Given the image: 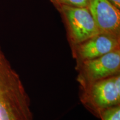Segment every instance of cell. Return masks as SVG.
<instances>
[{"label":"cell","mask_w":120,"mask_h":120,"mask_svg":"<svg viewBox=\"0 0 120 120\" xmlns=\"http://www.w3.org/2000/svg\"><path fill=\"white\" fill-rule=\"evenodd\" d=\"M0 120H33L29 96L1 46Z\"/></svg>","instance_id":"obj_1"},{"label":"cell","mask_w":120,"mask_h":120,"mask_svg":"<svg viewBox=\"0 0 120 120\" xmlns=\"http://www.w3.org/2000/svg\"><path fill=\"white\" fill-rule=\"evenodd\" d=\"M80 100L84 106L97 117H99L105 109L120 105V74L81 88Z\"/></svg>","instance_id":"obj_2"},{"label":"cell","mask_w":120,"mask_h":120,"mask_svg":"<svg viewBox=\"0 0 120 120\" xmlns=\"http://www.w3.org/2000/svg\"><path fill=\"white\" fill-rule=\"evenodd\" d=\"M77 82L81 88L120 74V49L99 57L77 63Z\"/></svg>","instance_id":"obj_3"},{"label":"cell","mask_w":120,"mask_h":120,"mask_svg":"<svg viewBox=\"0 0 120 120\" xmlns=\"http://www.w3.org/2000/svg\"><path fill=\"white\" fill-rule=\"evenodd\" d=\"M68 25L73 46L86 41L100 33L87 7L61 6Z\"/></svg>","instance_id":"obj_4"},{"label":"cell","mask_w":120,"mask_h":120,"mask_svg":"<svg viewBox=\"0 0 120 120\" xmlns=\"http://www.w3.org/2000/svg\"><path fill=\"white\" fill-rule=\"evenodd\" d=\"M118 49H120V36L99 33L73 46V56L77 63L99 57Z\"/></svg>","instance_id":"obj_5"},{"label":"cell","mask_w":120,"mask_h":120,"mask_svg":"<svg viewBox=\"0 0 120 120\" xmlns=\"http://www.w3.org/2000/svg\"><path fill=\"white\" fill-rule=\"evenodd\" d=\"M87 8L100 33L120 36V9L109 0H88Z\"/></svg>","instance_id":"obj_6"},{"label":"cell","mask_w":120,"mask_h":120,"mask_svg":"<svg viewBox=\"0 0 120 120\" xmlns=\"http://www.w3.org/2000/svg\"><path fill=\"white\" fill-rule=\"evenodd\" d=\"M101 120H120V105L108 108L102 111L99 117Z\"/></svg>","instance_id":"obj_7"},{"label":"cell","mask_w":120,"mask_h":120,"mask_svg":"<svg viewBox=\"0 0 120 120\" xmlns=\"http://www.w3.org/2000/svg\"><path fill=\"white\" fill-rule=\"evenodd\" d=\"M57 2L61 4V6L76 7H87L88 0H55Z\"/></svg>","instance_id":"obj_8"},{"label":"cell","mask_w":120,"mask_h":120,"mask_svg":"<svg viewBox=\"0 0 120 120\" xmlns=\"http://www.w3.org/2000/svg\"><path fill=\"white\" fill-rule=\"evenodd\" d=\"M109 1L117 8L120 9V0H109Z\"/></svg>","instance_id":"obj_9"}]
</instances>
